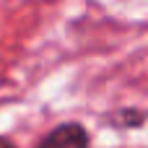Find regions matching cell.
<instances>
[{"instance_id": "2", "label": "cell", "mask_w": 148, "mask_h": 148, "mask_svg": "<svg viewBox=\"0 0 148 148\" xmlns=\"http://www.w3.org/2000/svg\"><path fill=\"white\" fill-rule=\"evenodd\" d=\"M0 148H18L10 138H5V135H0Z\"/></svg>"}, {"instance_id": "1", "label": "cell", "mask_w": 148, "mask_h": 148, "mask_svg": "<svg viewBox=\"0 0 148 148\" xmlns=\"http://www.w3.org/2000/svg\"><path fill=\"white\" fill-rule=\"evenodd\" d=\"M91 146V135L81 122H62L57 127H52L36 148H88Z\"/></svg>"}]
</instances>
